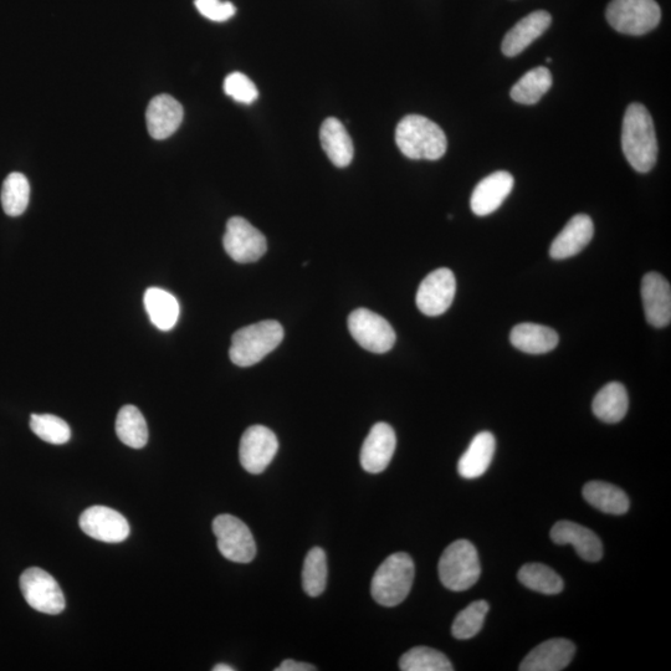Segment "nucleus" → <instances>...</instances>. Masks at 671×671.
I'll return each instance as SVG.
<instances>
[{
	"label": "nucleus",
	"instance_id": "obj_32",
	"mask_svg": "<svg viewBox=\"0 0 671 671\" xmlns=\"http://www.w3.org/2000/svg\"><path fill=\"white\" fill-rule=\"evenodd\" d=\"M327 585V557L321 547L311 548L302 568V587L310 597H319Z\"/></svg>",
	"mask_w": 671,
	"mask_h": 671
},
{
	"label": "nucleus",
	"instance_id": "obj_3",
	"mask_svg": "<svg viewBox=\"0 0 671 671\" xmlns=\"http://www.w3.org/2000/svg\"><path fill=\"white\" fill-rule=\"evenodd\" d=\"M414 575L416 567L412 557L403 552L394 553L378 567L373 576V599L384 607L398 606L411 592Z\"/></svg>",
	"mask_w": 671,
	"mask_h": 671
},
{
	"label": "nucleus",
	"instance_id": "obj_13",
	"mask_svg": "<svg viewBox=\"0 0 671 671\" xmlns=\"http://www.w3.org/2000/svg\"><path fill=\"white\" fill-rule=\"evenodd\" d=\"M79 525L91 539L119 544L130 535V524L119 511L106 506H91L80 516Z\"/></svg>",
	"mask_w": 671,
	"mask_h": 671
},
{
	"label": "nucleus",
	"instance_id": "obj_10",
	"mask_svg": "<svg viewBox=\"0 0 671 671\" xmlns=\"http://www.w3.org/2000/svg\"><path fill=\"white\" fill-rule=\"evenodd\" d=\"M223 245L230 258L239 264L255 263L268 250L264 234L242 217L228 220Z\"/></svg>",
	"mask_w": 671,
	"mask_h": 671
},
{
	"label": "nucleus",
	"instance_id": "obj_23",
	"mask_svg": "<svg viewBox=\"0 0 671 671\" xmlns=\"http://www.w3.org/2000/svg\"><path fill=\"white\" fill-rule=\"evenodd\" d=\"M496 449V440L490 432H481L475 435L468 450L458 463V473L464 479H476L486 473L493 462Z\"/></svg>",
	"mask_w": 671,
	"mask_h": 671
},
{
	"label": "nucleus",
	"instance_id": "obj_37",
	"mask_svg": "<svg viewBox=\"0 0 671 671\" xmlns=\"http://www.w3.org/2000/svg\"><path fill=\"white\" fill-rule=\"evenodd\" d=\"M194 4H196L198 12L212 22H227L237 13V8L234 7L233 3L222 2V0H196Z\"/></svg>",
	"mask_w": 671,
	"mask_h": 671
},
{
	"label": "nucleus",
	"instance_id": "obj_8",
	"mask_svg": "<svg viewBox=\"0 0 671 671\" xmlns=\"http://www.w3.org/2000/svg\"><path fill=\"white\" fill-rule=\"evenodd\" d=\"M20 589L35 611L56 616L65 609V596L59 583L42 568H28L20 577Z\"/></svg>",
	"mask_w": 671,
	"mask_h": 671
},
{
	"label": "nucleus",
	"instance_id": "obj_4",
	"mask_svg": "<svg viewBox=\"0 0 671 671\" xmlns=\"http://www.w3.org/2000/svg\"><path fill=\"white\" fill-rule=\"evenodd\" d=\"M284 340V329L278 321H261L235 332L230 346V360L239 367L259 363Z\"/></svg>",
	"mask_w": 671,
	"mask_h": 671
},
{
	"label": "nucleus",
	"instance_id": "obj_19",
	"mask_svg": "<svg viewBox=\"0 0 671 671\" xmlns=\"http://www.w3.org/2000/svg\"><path fill=\"white\" fill-rule=\"evenodd\" d=\"M551 539L556 545H572L578 556L588 562H597L603 556V545L599 537L587 527L575 522H557L552 527Z\"/></svg>",
	"mask_w": 671,
	"mask_h": 671
},
{
	"label": "nucleus",
	"instance_id": "obj_38",
	"mask_svg": "<svg viewBox=\"0 0 671 671\" xmlns=\"http://www.w3.org/2000/svg\"><path fill=\"white\" fill-rule=\"evenodd\" d=\"M317 670L314 665L296 662L293 659H286L281 663L279 668H276L275 671H315Z\"/></svg>",
	"mask_w": 671,
	"mask_h": 671
},
{
	"label": "nucleus",
	"instance_id": "obj_36",
	"mask_svg": "<svg viewBox=\"0 0 671 671\" xmlns=\"http://www.w3.org/2000/svg\"><path fill=\"white\" fill-rule=\"evenodd\" d=\"M224 91L233 100L244 105H252L259 97V91L253 81L242 73L228 75L224 80Z\"/></svg>",
	"mask_w": 671,
	"mask_h": 671
},
{
	"label": "nucleus",
	"instance_id": "obj_21",
	"mask_svg": "<svg viewBox=\"0 0 671 671\" xmlns=\"http://www.w3.org/2000/svg\"><path fill=\"white\" fill-rule=\"evenodd\" d=\"M551 22V14L545 12V10H537V12L522 18L505 35L503 45H501L504 55L514 58V56L521 54L550 28Z\"/></svg>",
	"mask_w": 671,
	"mask_h": 671
},
{
	"label": "nucleus",
	"instance_id": "obj_9",
	"mask_svg": "<svg viewBox=\"0 0 671 671\" xmlns=\"http://www.w3.org/2000/svg\"><path fill=\"white\" fill-rule=\"evenodd\" d=\"M348 330L358 345L373 353H386L396 343V332L386 319L367 309L353 311Z\"/></svg>",
	"mask_w": 671,
	"mask_h": 671
},
{
	"label": "nucleus",
	"instance_id": "obj_12",
	"mask_svg": "<svg viewBox=\"0 0 671 671\" xmlns=\"http://www.w3.org/2000/svg\"><path fill=\"white\" fill-rule=\"evenodd\" d=\"M457 293V280L452 270L440 268L430 273L420 284L416 301L425 316H440L452 306Z\"/></svg>",
	"mask_w": 671,
	"mask_h": 671
},
{
	"label": "nucleus",
	"instance_id": "obj_26",
	"mask_svg": "<svg viewBox=\"0 0 671 671\" xmlns=\"http://www.w3.org/2000/svg\"><path fill=\"white\" fill-rule=\"evenodd\" d=\"M583 498L604 514L624 515L629 510V499L622 489L603 481H591L583 488Z\"/></svg>",
	"mask_w": 671,
	"mask_h": 671
},
{
	"label": "nucleus",
	"instance_id": "obj_31",
	"mask_svg": "<svg viewBox=\"0 0 671 671\" xmlns=\"http://www.w3.org/2000/svg\"><path fill=\"white\" fill-rule=\"evenodd\" d=\"M2 207L9 217H19L28 208L30 184L22 173H10L3 183Z\"/></svg>",
	"mask_w": 671,
	"mask_h": 671
},
{
	"label": "nucleus",
	"instance_id": "obj_24",
	"mask_svg": "<svg viewBox=\"0 0 671 671\" xmlns=\"http://www.w3.org/2000/svg\"><path fill=\"white\" fill-rule=\"evenodd\" d=\"M512 346L530 355H544L555 350L560 342L555 330L536 324H520L510 334Z\"/></svg>",
	"mask_w": 671,
	"mask_h": 671
},
{
	"label": "nucleus",
	"instance_id": "obj_14",
	"mask_svg": "<svg viewBox=\"0 0 671 671\" xmlns=\"http://www.w3.org/2000/svg\"><path fill=\"white\" fill-rule=\"evenodd\" d=\"M397 438L391 425L377 423L367 435L361 450V465L370 474H379L387 469L396 452Z\"/></svg>",
	"mask_w": 671,
	"mask_h": 671
},
{
	"label": "nucleus",
	"instance_id": "obj_16",
	"mask_svg": "<svg viewBox=\"0 0 671 671\" xmlns=\"http://www.w3.org/2000/svg\"><path fill=\"white\" fill-rule=\"evenodd\" d=\"M576 654L575 644L570 640L555 638L537 645L522 660L521 671H560L566 669Z\"/></svg>",
	"mask_w": 671,
	"mask_h": 671
},
{
	"label": "nucleus",
	"instance_id": "obj_5",
	"mask_svg": "<svg viewBox=\"0 0 671 671\" xmlns=\"http://www.w3.org/2000/svg\"><path fill=\"white\" fill-rule=\"evenodd\" d=\"M440 581L454 592H463L479 581L478 551L468 540H458L445 548L438 565Z\"/></svg>",
	"mask_w": 671,
	"mask_h": 671
},
{
	"label": "nucleus",
	"instance_id": "obj_18",
	"mask_svg": "<svg viewBox=\"0 0 671 671\" xmlns=\"http://www.w3.org/2000/svg\"><path fill=\"white\" fill-rule=\"evenodd\" d=\"M183 116L182 105L171 95L153 97L146 112L148 132L155 140H166L181 126Z\"/></svg>",
	"mask_w": 671,
	"mask_h": 671
},
{
	"label": "nucleus",
	"instance_id": "obj_30",
	"mask_svg": "<svg viewBox=\"0 0 671 671\" xmlns=\"http://www.w3.org/2000/svg\"><path fill=\"white\" fill-rule=\"evenodd\" d=\"M517 578L525 587L535 592L548 594V596L561 593L565 586L562 578L552 568L541 565V563H529L521 567Z\"/></svg>",
	"mask_w": 671,
	"mask_h": 671
},
{
	"label": "nucleus",
	"instance_id": "obj_2",
	"mask_svg": "<svg viewBox=\"0 0 671 671\" xmlns=\"http://www.w3.org/2000/svg\"><path fill=\"white\" fill-rule=\"evenodd\" d=\"M396 142L403 155L411 160L437 161L448 148L442 128L420 115H408L399 122Z\"/></svg>",
	"mask_w": 671,
	"mask_h": 671
},
{
	"label": "nucleus",
	"instance_id": "obj_1",
	"mask_svg": "<svg viewBox=\"0 0 671 671\" xmlns=\"http://www.w3.org/2000/svg\"><path fill=\"white\" fill-rule=\"evenodd\" d=\"M622 148L629 165L639 173L652 171L658 158V141L652 116L642 104L629 105L623 120Z\"/></svg>",
	"mask_w": 671,
	"mask_h": 671
},
{
	"label": "nucleus",
	"instance_id": "obj_17",
	"mask_svg": "<svg viewBox=\"0 0 671 671\" xmlns=\"http://www.w3.org/2000/svg\"><path fill=\"white\" fill-rule=\"evenodd\" d=\"M514 177L509 172L499 171L486 177L475 187L470 207L478 217L494 213L510 196L514 188Z\"/></svg>",
	"mask_w": 671,
	"mask_h": 671
},
{
	"label": "nucleus",
	"instance_id": "obj_28",
	"mask_svg": "<svg viewBox=\"0 0 671 671\" xmlns=\"http://www.w3.org/2000/svg\"><path fill=\"white\" fill-rule=\"evenodd\" d=\"M552 86L551 71L540 66L526 73L512 87L511 99L522 105H535L547 94Z\"/></svg>",
	"mask_w": 671,
	"mask_h": 671
},
{
	"label": "nucleus",
	"instance_id": "obj_15",
	"mask_svg": "<svg viewBox=\"0 0 671 671\" xmlns=\"http://www.w3.org/2000/svg\"><path fill=\"white\" fill-rule=\"evenodd\" d=\"M645 319L650 325L663 329L671 322V288L669 281L658 273H649L642 281Z\"/></svg>",
	"mask_w": 671,
	"mask_h": 671
},
{
	"label": "nucleus",
	"instance_id": "obj_20",
	"mask_svg": "<svg viewBox=\"0 0 671 671\" xmlns=\"http://www.w3.org/2000/svg\"><path fill=\"white\" fill-rule=\"evenodd\" d=\"M594 225L586 214H577L566 224L557 235L550 248V255L555 260H565L580 254L593 238Z\"/></svg>",
	"mask_w": 671,
	"mask_h": 671
},
{
	"label": "nucleus",
	"instance_id": "obj_11",
	"mask_svg": "<svg viewBox=\"0 0 671 671\" xmlns=\"http://www.w3.org/2000/svg\"><path fill=\"white\" fill-rule=\"evenodd\" d=\"M279 450L278 438L264 425H253L245 430L240 440L239 458L248 473L259 475L273 462Z\"/></svg>",
	"mask_w": 671,
	"mask_h": 671
},
{
	"label": "nucleus",
	"instance_id": "obj_29",
	"mask_svg": "<svg viewBox=\"0 0 671 671\" xmlns=\"http://www.w3.org/2000/svg\"><path fill=\"white\" fill-rule=\"evenodd\" d=\"M116 433L127 447L145 448L148 442V428L140 409L135 406L122 407L117 414Z\"/></svg>",
	"mask_w": 671,
	"mask_h": 671
},
{
	"label": "nucleus",
	"instance_id": "obj_22",
	"mask_svg": "<svg viewBox=\"0 0 671 671\" xmlns=\"http://www.w3.org/2000/svg\"><path fill=\"white\" fill-rule=\"evenodd\" d=\"M321 146L336 167L345 168L355 156V148L350 135L340 120L330 117L320 130Z\"/></svg>",
	"mask_w": 671,
	"mask_h": 671
},
{
	"label": "nucleus",
	"instance_id": "obj_25",
	"mask_svg": "<svg viewBox=\"0 0 671 671\" xmlns=\"http://www.w3.org/2000/svg\"><path fill=\"white\" fill-rule=\"evenodd\" d=\"M629 399L622 383L612 382L604 386L593 399L594 416L604 423L614 424L626 417Z\"/></svg>",
	"mask_w": 671,
	"mask_h": 671
},
{
	"label": "nucleus",
	"instance_id": "obj_35",
	"mask_svg": "<svg viewBox=\"0 0 671 671\" xmlns=\"http://www.w3.org/2000/svg\"><path fill=\"white\" fill-rule=\"evenodd\" d=\"M488 613V602L476 601L471 603L455 618L452 627L454 637L462 640L475 637L483 628Z\"/></svg>",
	"mask_w": 671,
	"mask_h": 671
},
{
	"label": "nucleus",
	"instance_id": "obj_34",
	"mask_svg": "<svg viewBox=\"0 0 671 671\" xmlns=\"http://www.w3.org/2000/svg\"><path fill=\"white\" fill-rule=\"evenodd\" d=\"M30 429L38 438L49 444L63 445L71 438L69 424L53 414H33L30 418Z\"/></svg>",
	"mask_w": 671,
	"mask_h": 671
},
{
	"label": "nucleus",
	"instance_id": "obj_7",
	"mask_svg": "<svg viewBox=\"0 0 671 671\" xmlns=\"http://www.w3.org/2000/svg\"><path fill=\"white\" fill-rule=\"evenodd\" d=\"M213 532L217 537L219 551L227 560L235 563H249L254 560V536L238 517L227 514L215 517Z\"/></svg>",
	"mask_w": 671,
	"mask_h": 671
},
{
	"label": "nucleus",
	"instance_id": "obj_27",
	"mask_svg": "<svg viewBox=\"0 0 671 671\" xmlns=\"http://www.w3.org/2000/svg\"><path fill=\"white\" fill-rule=\"evenodd\" d=\"M148 316L153 325L161 331L172 330L179 317V304L176 297L166 290L150 288L143 297Z\"/></svg>",
	"mask_w": 671,
	"mask_h": 671
},
{
	"label": "nucleus",
	"instance_id": "obj_33",
	"mask_svg": "<svg viewBox=\"0 0 671 671\" xmlns=\"http://www.w3.org/2000/svg\"><path fill=\"white\" fill-rule=\"evenodd\" d=\"M399 669L403 671H452L453 665L447 655L428 647H416L408 650L399 660Z\"/></svg>",
	"mask_w": 671,
	"mask_h": 671
},
{
	"label": "nucleus",
	"instance_id": "obj_39",
	"mask_svg": "<svg viewBox=\"0 0 671 671\" xmlns=\"http://www.w3.org/2000/svg\"><path fill=\"white\" fill-rule=\"evenodd\" d=\"M235 669L232 667H229L227 664H218L215 665L213 668V671H234Z\"/></svg>",
	"mask_w": 671,
	"mask_h": 671
},
{
	"label": "nucleus",
	"instance_id": "obj_6",
	"mask_svg": "<svg viewBox=\"0 0 671 671\" xmlns=\"http://www.w3.org/2000/svg\"><path fill=\"white\" fill-rule=\"evenodd\" d=\"M606 18L618 33L640 37L658 27L662 10L655 0H612Z\"/></svg>",
	"mask_w": 671,
	"mask_h": 671
}]
</instances>
